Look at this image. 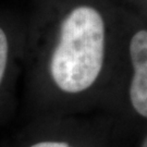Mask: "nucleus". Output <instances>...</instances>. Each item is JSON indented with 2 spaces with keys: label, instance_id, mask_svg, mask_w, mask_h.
Returning a JSON list of instances; mask_svg holds the SVG:
<instances>
[{
  "label": "nucleus",
  "instance_id": "1",
  "mask_svg": "<svg viewBox=\"0 0 147 147\" xmlns=\"http://www.w3.org/2000/svg\"><path fill=\"white\" fill-rule=\"evenodd\" d=\"M61 2L34 0L24 16L25 120L46 117L57 101L90 93L104 70L107 28L100 9L90 0Z\"/></svg>",
  "mask_w": 147,
  "mask_h": 147
},
{
  "label": "nucleus",
  "instance_id": "2",
  "mask_svg": "<svg viewBox=\"0 0 147 147\" xmlns=\"http://www.w3.org/2000/svg\"><path fill=\"white\" fill-rule=\"evenodd\" d=\"M24 16L0 10V125L14 116L16 86L23 74Z\"/></svg>",
  "mask_w": 147,
  "mask_h": 147
},
{
  "label": "nucleus",
  "instance_id": "3",
  "mask_svg": "<svg viewBox=\"0 0 147 147\" xmlns=\"http://www.w3.org/2000/svg\"><path fill=\"white\" fill-rule=\"evenodd\" d=\"M2 147H82L59 135L46 118L27 119L25 123L11 135Z\"/></svg>",
  "mask_w": 147,
  "mask_h": 147
},
{
  "label": "nucleus",
  "instance_id": "4",
  "mask_svg": "<svg viewBox=\"0 0 147 147\" xmlns=\"http://www.w3.org/2000/svg\"><path fill=\"white\" fill-rule=\"evenodd\" d=\"M130 56L134 69L130 87L131 104L138 115L147 118V30L133 35Z\"/></svg>",
  "mask_w": 147,
  "mask_h": 147
},
{
  "label": "nucleus",
  "instance_id": "5",
  "mask_svg": "<svg viewBox=\"0 0 147 147\" xmlns=\"http://www.w3.org/2000/svg\"><path fill=\"white\" fill-rule=\"evenodd\" d=\"M142 147H147V136L145 137V140H144V142H143Z\"/></svg>",
  "mask_w": 147,
  "mask_h": 147
}]
</instances>
